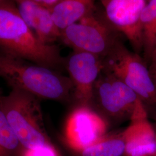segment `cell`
<instances>
[{
  "label": "cell",
  "instance_id": "2",
  "mask_svg": "<svg viewBox=\"0 0 156 156\" xmlns=\"http://www.w3.org/2000/svg\"><path fill=\"white\" fill-rule=\"evenodd\" d=\"M0 77L12 89L24 91L39 100L60 102L74 100L73 86L69 76L11 56H0Z\"/></svg>",
  "mask_w": 156,
  "mask_h": 156
},
{
  "label": "cell",
  "instance_id": "10",
  "mask_svg": "<svg viewBox=\"0 0 156 156\" xmlns=\"http://www.w3.org/2000/svg\"><path fill=\"white\" fill-rule=\"evenodd\" d=\"M125 156L156 155V133L147 119L144 104L139 99L130 117V123L122 133Z\"/></svg>",
  "mask_w": 156,
  "mask_h": 156
},
{
  "label": "cell",
  "instance_id": "17",
  "mask_svg": "<svg viewBox=\"0 0 156 156\" xmlns=\"http://www.w3.org/2000/svg\"><path fill=\"white\" fill-rule=\"evenodd\" d=\"M149 62L150 63L149 67V72L151 73V78L156 85V46L151 53Z\"/></svg>",
  "mask_w": 156,
  "mask_h": 156
},
{
  "label": "cell",
  "instance_id": "8",
  "mask_svg": "<svg viewBox=\"0 0 156 156\" xmlns=\"http://www.w3.org/2000/svg\"><path fill=\"white\" fill-rule=\"evenodd\" d=\"M108 22L116 31L126 37L136 52L143 50L142 12L145 0H102Z\"/></svg>",
  "mask_w": 156,
  "mask_h": 156
},
{
  "label": "cell",
  "instance_id": "7",
  "mask_svg": "<svg viewBox=\"0 0 156 156\" xmlns=\"http://www.w3.org/2000/svg\"><path fill=\"white\" fill-rule=\"evenodd\" d=\"M94 99L107 115L123 119L131 117L140 98L120 80L102 71L95 84Z\"/></svg>",
  "mask_w": 156,
  "mask_h": 156
},
{
  "label": "cell",
  "instance_id": "14",
  "mask_svg": "<svg viewBox=\"0 0 156 156\" xmlns=\"http://www.w3.org/2000/svg\"><path fill=\"white\" fill-rule=\"evenodd\" d=\"M144 60L149 62L156 46V0L147 1L141 15Z\"/></svg>",
  "mask_w": 156,
  "mask_h": 156
},
{
  "label": "cell",
  "instance_id": "3",
  "mask_svg": "<svg viewBox=\"0 0 156 156\" xmlns=\"http://www.w3.org/2000/svg\"><path fill=\"white\" fill-rule=\"evenodd\" d=\"M0 101L12 128L24 149L53 144L48 134L40 100L19 90L0 95Z\"/></svg>",
  "mask_w": 156,
  "mask_h": 156
},
{
  "label": "cell",
  "instance_id": "5",
  "mask_svg": "<svg viewBox=\"0 0 156 156\" xmlns=\"http://www.w3.org/2000/svg\"><path fill=\"white\" fill-rule=\"evenodd\" d=\"M116 32L109 23L98 19L93 12L62 31L60 40L73 51L104 58L120 41Z\"/></svg>",
  "mask_w": 156,
  "mask_h": 156
},
{
  "label": "cell",
  "instance_id": "16",
  "mask_svg": "<svg viewBox=\"0 0 156 156\" xmlns=\"http://www.w3.org/2000/svg\"><path fill=\"white\" fill-rule=\"evenodd\" d=\"M21 156H62L54 144L24 149Z\"/></svg>",
  "mask_w": 156,
  "mask_h": 156
},
{
  "label": "cell",
  "instance_id": "11",
  "mask_svg": "<svg viewBox=\"0 0 156 156\" xmlns=\"http://www.w3.org/2000/svg\"><path fill=\"white\" fill-rule=\"evenodd\" d=\"M15 3L23 20L41 42L53 45L60 39L61 31L56 27L50 11L39 6L34 0H18Z\"/></svg>",
  "mask_w": 156,
  "mask_h": 156
},
{
  "label": "cell",
  "instance_id": "6",
  "mask_svg": "<svg viewBox=\"0 0 156 156\" xmlns=\"http://www.w3.org/2000/svg\"><path fill=\"white\" fill-rule=\"evenodd\" d=\"M108 123L89 105H79L68 115L64 127L68 146L80 153L106 134Z\"/></svg>",
  "mask_w": 156,
  "mask_h": 156
},
{
  "label": "cell",
  "instance_id": "1",
  "mask_svg": "<svg viewBox=\"0 0 156 156\" xmlns=\"http://www.w3.org/2000/svg\"><path fill=\"white\" fill-rule=\"evenodd\" d=\"M0 48L6 55L59 71L65 58L57 45L38 39L24 22L15 1L0 0Z\"/></svg>",
  "mask_w": 156,
  "mask_h": 156
},
{
  "label": "cell",
  "instance_id": "15",
  "mask_svg": "<svg viewBox=\"0 0 156 156\" xmlns=\"http://www.w3.org/2000/svg\"><path fill=\"white\" fill-rule=\"evenodd\" d=\"M24 148L9 123L0 101V156H21Z\"/></svg>",
  "mask_w": 156,
  "mask_h": 156
},
{
  "label": "cell",
  "instance_id": "4",
  "mask_svg": "<svg viewBox=\"0 0 156 156\" xmlns=\"http://www.w3.org/2000/svg\"><path fill=\"white\" fill-rule=\"evenodd\" d=\"M103 71L126 84L143 102L156 104V85L149 68L137 53H133L119 41L103 58Z\"/></svg>",
  "mask_w": 156,
  "mask_h": 156
},
{
  "label": "cell",
  "instance_id": "13",
  "mask_svg": "<svg viewBox=\"0 0 156 156\" xmlns=\"http://www.w3.org/2000/svg\"><path fill=\"white\" fill-rule=\"evenodd\" d=\"M126 149L122 133L107 134L79 153L81 156H122Z\"/></svg>",
  "mask_w": 156,
  "mask_h": 156
},
{
  "label": "cell",
  "instance_id": "12",
  "mask_svg": "<svg viewBox=\"0 0 156 156\" xmlns=\"http://www.w3.org/2000/svg\"><path fill=\"white\" fill-rule=\"evenodd\" d=\"M94 4L91 0H60L50 13L56 27L62 31L93 13Z\"/></svg>",
  "mask_w": 156,
  "mask_h": 156
},
{
  "label": "cell",
  "instance_id": "18",
  "mask_svg": "<svg viewBox=\"0 0 156 156\" xmlns=\"http://www.w3.org/2000/svg\"><path fill=\"white\" fill-rule=\"evenodd\" d=\"M39 6L50 11L58 4L60 0H34Z\"/></svg>",
  "mask_w": 156,
  "mask_h": 156
},
{
  "label": "cell",
  "instance_id": "9",
  "mask_svg": "<svg viewBox=\"0 0 156 156\" xmlns=\"http://www.w3.org/2000/svg\"><path fill=\"white\" fill-rule=\"evenodd\" d=\"M65 68L74 89V100L79 105L93 101L95 84L104 69L103 58L91 53L73 51L65 58Z\"/></svg>",
  "mask_w": 156,
  "mask_h": 156
}]
</instances>
